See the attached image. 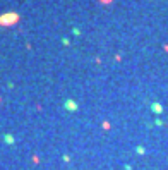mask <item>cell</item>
Instances as JSON below:
<instances>
[{
  "label": "cell",
  "instance_id": "7a4b0ae2",
  "mask_svg": "<svg viewBox=\"0 0 168 170\" xmlns=\"http://www.w3.org/2000/svg\"><path fill=\"white\" fill-rule=\"evenodd\" d=\"M153 110H154L156 114H161V107H160L158 103H153Z\"/></svg>",
  "mask_w": 168,
  "mask_h": 170
},
{
  "label": "cell",
  "instance_id": "3957f363",
  "mask_svg": "<svg viewBox=\"0 0 168 170\" xmlns=\"http://www.w3.org/2000/svg\"><path fill=\"white\" fill-rule=\"evenodd\" d=\"M103 4H110V2H112V0H101Z\"/></svg>",
  "mask_w": 168,
  "mask_h": 170
},
{
  "label": "cell",
  "instance_id": "6da1fadb",
  "mask_svg": "<svg viewBox=\"0 0 168 170\" xmlns=\"http://www.w3.org/2000/svg\"><path fill=\"white\" fill-rule=\"evenodd\" d=\"M19 21V16L16 12H7L4 16H0V24L2 26H12Z\"/></svg>",
  "mask_w": 168,
  "mask_h": 170
}]
</instances>
